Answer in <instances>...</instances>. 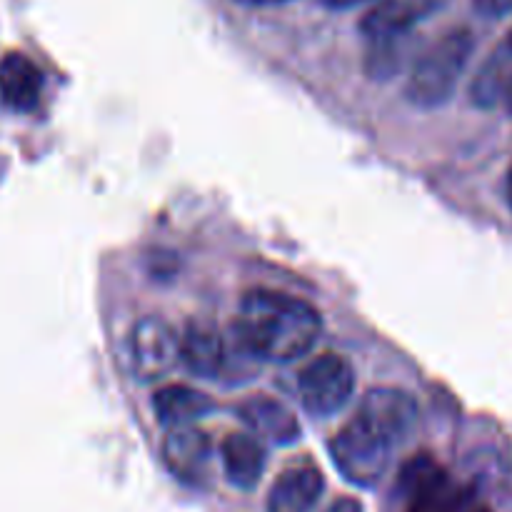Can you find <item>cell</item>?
Masks as SVG:
<instances>
[{"instance_id":"6da1fadb","label":"cell","mask_w":512,"mask_h":512,"mask_svg":"<svg viewBox=\"0 0 512 512\" xmlns=\"http://www.w3.org/2000/svg\"><path fill=\"white\" fill-rule=\"evenodd\" d=\"M235 333L250 355L270 363L305 358L323 333L318 310L305 300L268 288L248 290L240 300Z\"/></svg>"},{"instance_id":"7a4b0ae2","label":"cell","mask_w":512,"mask_h":512,"mask_svg":"<svg viewBox=\"0 0 512 512\" xmlns=\"http://www.w3.org/2000/svg\"><path fill=\"white\" fill-rule=\"evenodd\" d=\"M473 45L475 38L468 28H455L435 40L415 63L405 85V98L418 108H438L448 103L473 55Z\"/></svg>"},{"instance_id":"3957f363","label":"cell","mask_w":512,"mask_h":512,"mask_svg":"<svg viewBox=\"0 0 512 512\" xmlns=\"http://www.w3.org/2000/svg\"><path fill=\"white\" fill-rule=\"evenodd\" d=\"M393 450L395 445L360 415L345 423L330 443L335 468L348 483L358 488H375L383 480L390 468Z\"/></svg>"},{"instance_id":"277c9868","label":"cell","mask_w":512,"mask_h":512,"mask_svg":"<svg viewBox=\"0 0 512 512\" xmlns=\"http://www.w3.org/2000/svg\"><path fill=\"white\" fill-rule=\"evenodd\" d=\"M398 498L405 512H465L473 505L470 495L450 480L430 455H415L403 465L398 478Z\"/></svg>"},{"instance_id":"5b68a950","label":"cell","mask_w":512,"mask_h":512,"mask_svg":"<svg viewBox=\"0 0 512 512\" xmlns=\"http://www.w3.org/2000/svg\"><path fill=\"white\" fill-rule=\"evenodd\" d=\"M355 390L353 365L335 353H323L310 360L298 378L303 408L315 418H325L343 408Z\"/></svg>"},{"instance_id":"8992f818","label":"cell","mask_w":512,"mask_h":512,"mask_svg":"<svg viewBox=\"0 0 512 512\" xmlns=\"http://www.w3.org/2000/svg\"><path fill=\"white\" fill-rule=\"evenodd\" d=\"M133 373L143 383L165 378L180 360V345L173 328L160 318H143L130 333Z\"/></svg>"},{"instance_id":"52a82bcc","label":"cell","mask_w":512,"mask_h":512,"mask_svg":"<svg viewBox=\"0 0 512 512\" xmlns=\"http://www.w3.org/2000/svg\"><path fill=\"white\" fill-rule=\"evenodd\" d=\"M445 3L448 0H375L360 18V33L368 38V43L408 38Z\"/></svg>"},{"instance_id":"ba28073f","label":"cell","mask_w":512,"mask_h":512,"mask_svg":"<svg viewBox=\"0 0 512 512\" xmlns=\"http://www.w3.org/2000/svg\"><path fill=\"white\" fill-rule=\"evenodd\" d=\"M375 430L385 435L395 448L405 443L418 428V403L408 390L375 388L360 403L358 413Z\"/></svg>"},{"instance_id":"9c48e42d","label":"cell","mask_w":512,"mask_h":512,"mask_svg":"<svg viewBox=\"0 0 512 512\" xmlns=\"http://www.w3.org/2000/svg\"><path fill=\"white\" fill-rule=\"evenodd\" d=\"M163 460L180 483L190 488H203L210 478L213 445L208 435L193 425L173 428L163 440Z\"/></svg>"},{"instance_id":"30bf717a","label":"cell","mask_w":512,"mask_h":512,"mask_svg":"<svg viewBox=\"0 0 512 512\" xmlns=\"http://www.w3.org/2000/svg\"><path fill=\"white\" fill-rule=\"evenodd\" d=\"M180 360L193 375L203 380H215L223 375L228 363V350H225L223 335L218 328L203 320H190L185 325V333L178 338Z\"/></svg>"},{"instance_id":"8fae6325","label":"cell","mask_w":512,"mask_h":512,"mask_svg":"<svg viewBox=\"0 0 512 512\" xmlns=\"http://www.w3.org/2000/svg\"><path fill=\"white\" fill-rule=\"evenodd\" d=\"M325 493V478L315 465H290L268 495V512H310Z\"/></svg>"},{"instance_id":"7c38bea8","label":"cell","mask_w":512,"mask_h":512,"mask_svg":"<svg viewBox=\"0 0 512 512\" xmlns=\"http://www.w3.org/2000/svg\"><path fill=\"white\" fill-rule=\"evenodd\" d=\"M43 75L23 53H8L0 60V100L13 113H30L38 105Z\"/></svg>"},{"instance_id":"4fadbf2b","label":"cell","mask_w":512,"mask_h":512,"mask_svg":"<svg viewBox=\"0 0 512 512\" xmlns=\"http://www.w3.org/2000/svg\"><path fill=\"white\" fill-rule=\"evenodd\" d=\"M225 475L240 490H253L265 470L263 440L248 433H233L220 445Z\"/></svg>"},{"instance_id":"5bb4252c","label":"cell","mask_w":512,"mask_h":512,"mask_svg":"<svg viewBox=\"0 0 512 512\" xmlns=\"http://www.w3.org/2000/svg\"><path fill=\"white\" fill-rule=\"evenodd\" d=\"M512 85V30L500 40L498 48L480 65L470 85V98L478 108H498Z\"/></svg>"},{"instance_id":"9a60e30c","label":"cell","mask_w":512,"mask_h":512,"mask_svg":"<svg viewBox=\"0 0 512 512\" xmlns=\"http://www.w3.org/2000/svg\"><path fill=\"white\" fill-rule=\"evenodd\" d=\"M240 418L260 440L268 438L280 445H288L298 440L300 435V425L293 418V413L270 398H253L243 403L240 405Z\"/></svg>"},{"instance_id":"2e32d148","label":"cell","mask_w":512,"mask_h":512,"mask_svg":"<svg viewBox=\"0 0 512 512\" xmlns=\"http://www.w3.org/2000/svg\"><path fill=\"white\" fill-rule=\"evenodd\" d=\"M153 410L158 420L170 428H183L195 423L213 410V400L190 385H165L155 393Z\"/></svg>"},{"instance_id":"e0dca14e","label":"cell","mask_w":512,"mask_h":512,"mask_svg":"<svg viewBox=\"0 0 512 512\" xmlns=\"http://www.w3.org/2000/svg\"><path fill=\"white\" fill-rule=\"evenodd\" d=\"M473 5L485 18H503L512 13V0H473Z\"/></svg>"},{"instance_id":"ac0fdd59","label":"cell","mask_w":512,"mask_h":512,"mask_svg":"<svg viewBox=\"0 0 512 512\" xmlns=\"http://www.w3.org/2000/svg\"><path fill=\"white\" fill-rule=\"evenodd\" d=\"M325 512H363V505L353 498H343V500H338V503L330 505Z\"/></svg>"},{"instance_id":"d6986e66","label":"cell","mask_w":512,"mask_h":512,"mask_svg":"<svg viewBox=\"0 0 512 512\" xmlns=\"http://www.w3.org/2000/svg\"><path fill=\"white\" fill-rule=\"evenodd\" d=\"M323 3L330 5V8H350V5L368 3V0H323Z\"/></svg>"},{"instance_id":"ffe728a7","label":"cell","mask_w":512,"mask_h":512,"mask_svg":"<svg viewBox=\"0 0 512 512\" xmlns=\"http://www.w3.org/2000/svg\"><path fill=\"white\" fill-rule=\"evenodd\" d=\"M243 5H275V3H285V0H238Z\"/></svg>"},{"instance_id":"44dd1931","label":"cell","mask_w":512,"mask_h":512,"mask_svg":"<svg viewBox=\"0 0 512 512\" xmlns=\"http://www.w3.org/2000/svg\"><path fill=\"white\" fill-rule=\"evenodd\" d=\"M503 108L508 110V113L512 115V85H510L508 93H505V98H503Z\"/></svg>"},{"instance_id":"7402d4cb","label":"cell","mask_w":512,"mask_h":512,"mask_svg":"<svg viewBox=\"0 0 512 512\" xmlns=\"http://www.w3.org/2000/svg\"><path fill=\"white\" fill-rule=\"evenodd\" d=\"M508 203L512 208V165H510V173H508Z\"/></svg>"}]
</instances>
